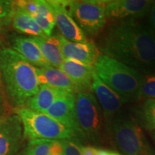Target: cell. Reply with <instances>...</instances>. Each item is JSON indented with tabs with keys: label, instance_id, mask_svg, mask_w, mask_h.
Wrapping results in <instances>:
<instances>
[{
	"label": "cell",
	"instance_id": "1",
	"mask_svg": "<svg viewBox=\"0 0 155 155\" xmlns=\"http://www.w3.org/2000/svg\"><path fill=\"white\" fill-rule=\"evenodd\" d=\"M100 49L104 55L142 74L155 73V35L137 19L110 25L101 40Z\"/></svg>",
	"mask_w": 155,
	"mask_h": 155
},
{
	"label": "cell",
	"instance_id": "2",
	"mask_svg": "<svg viewBox=\"0 0 155 155\" xmlns=\"http://www.w3.org/2000/svg\"><path fill=\"white\" fill-rule=\"evenodd\" d=\"M0 71L6 98L14 108L24 107L40 89L35 67L12 48L0 49Z\"/></svg>",
	"mask_w": 155,
	"mask_h": 155
},
{
	"label": "cell",
	"instance_id": "3",
	"mask_svg": "<svg viewBox=\"0 0 155 155\" xmlns=\"http://www.w3.org/2000/svg\"><path fill=\"white\" fill-rule=\"evenodd\" d=\"M94 70L97 76L126 102L137 101L142 73L104 54H100Z\"/></svg>",
	"mask_w": 155,
	"mask_h": 155
},
{
	"label": "cell",
	"instance_id": "4",
	"mask_svg": "<svg viewBox=\"0 0 155 155\" xmlns=\"http://www.w3.org/2000/svg\"><path fill=\"white\" fill-rule=\"evenodd\" d=\"M14 113L22 121L24 139L30 140L60 141L76 139L80 140L72 130L46 114L40 113L26 107L14 108Z\"/></svg>",
	"mask_w": 155,
	"mask_h": 155
},
{
	"label": "cell",
	"instance_id": "5",
	"mask_svg": "<svg viewBox=\"0 0 155 155\" xmlns=\"http://www.w3.org/2000/svg\"><path fill=\"white\" fill-rule=\"evenodd\" d=\"M111 130L121 155H155V151L134 118L120 111L114 118Z\"/></svg>",
	"mask_w": 155,
	"mask_h": 155
},
{
	"label": "cell",
	"instance_id": "6",
	"mask_svg": "<svg viewBox=\"0 0 155 155\" xmlns=\"http://www.w3.org/2000/svg\"><path fill=\"white\" fill-rule=\"evenodd\" d=\"M77 121L85 138L99 144L102 139V110L92 91L75 94Z\"/></svg>",
	"mask_w": 155,
	"mask_h": 155
},
{
	"label": "cell",
	"instance_id": "7",
	"mask_svg": "<svg viewBox=\"0 0 155 155\" xmlns=\"http://www.w3.org/2000/svg\"><path fill=\"white\" fill-rule=\"evenodd\" d=\"M67 8L83 33L96 36L106 23L105 5L106 1H66Z\"/></svg>",
	"mask_w": 155,
	"mask_h": 155
},
{
	"label": "cell",
	"instance_id": "8",
	"mask_svg": "<svg viewBox=\"0 0 155 155\" xmlns=\"http://www.w3.org/2000/svg\"><path fill=\"white\" fill-rule=\"evenodd\" d=\"M24 139L22 121L18 115L5 114L0 118V155H16Z\"/></svg>",
	"mask_w": 155,
	"mask_h": 155
},
{
	"label": "cell",
	"instance_id": "9",
	"mask_svg": "<svg viewBox=\"0 0 155 155\" xmlns=\"http://www.w3.org/2000/svg\"><path fill=\"white\" fill-rule=\"evenodd\" d=\"M154 1L151 0H114L106 1L107 19L114 20L138 19L148 15Z\"/></svg>",
	"mask_w": 155,
	"mask_h": 155
},
{
	"label": "cell",
	"instance_id": "10",
	"mask_svg": "<svg viewBox=\"0 0 155 155\" xmlns=\"http://www.w3.org/2000/svg\"><path fill=\"white\" fill-rule=\"evenodd\" d=\"M72 130L78 139H85L77 121L75 94L65 92L52 104L45 113Z\"/></svg>",
	"mask_w": 155,
	"mask_h": 155
},
{
	"label": "cell",
	"instance_id": "11",
	"mask_svg": "<svg viewBox=\"0 0 155 155\" xmlns=\"http://www.w3.org/2000/svg\"><path fill=\"white\" fill-rule=\"evenodd\" d=\"M53 12L55 25L61 35L66 40L75 42H87L88 39L70 15L65 0H48Z\"/></svg>",
	"mask_w": 155,
	"mask_h": 155
},
{
	"label": "cell",
	"instance_id": "12",
	"mask_svg": "<svg viewBox=\"0 0 155 155\" xmlns=\"http://www.w3.org/2000/svg\"><path fill=\"white\" fill-rule=\"evenodd\" d=\"M91 89L101 108L106 125L111 127L114 118L121 111L126 101L106 86L95 72L93 75Z\"/></svg>",
	"mask_w": 155,
	"mask_h": 155
},
{
	"label": "cell",
	"instance_id": "13",
	"mask_svg": "<svg viewBox=\"0 0 155 155\" xmlns=\"http://www.w3.org/2000/svg\"><path fill=\"white\" fill-rule=\"evenodd\" d=\"M62 53L64 59L76 61L94 68L100 55L97 46L93 42H75L69 41L59 35Z\"/></svg>",
	"mask_w": 155,
	"mask_h": 155
},
{
	"label": "cell",
	"instance_id": "14",
	"mask_svg": "<svg viewBox=\"0 0 155 155\" xmlns=\"http://www.w3.org/2000/svg\"><path fill=\"white\" fill-rule=\"evenodd\" d=\"M76 87L78 93L92 91L94 68L78 62L65 59L59 68Z\"/></svg>",
	"mask_w": 155,
	"mask_h": 155
},
{
	"label": "cell",
	"instance_id": "15",
	"mask_svg": "<svg viewBox=\"0 0 155 155\" xmlns=\"http://www.w3.org/2000/svg\"><path fill=\"white\" fill-rule=\"evenodd\" d=\"M36 74L40 86L46 85L65 91L77 94L76 87L65 73L52 66L36 68Z\"/></svg>",
	"mask_w": 155,
	"mask_h": 155
},
{
	"label": "cell",
	"instance_id": "16",
	"mask_svg": "<svg viewBox=\"0 0 155 155\" xmlns=\"http://www.w3.org/2000/svg\"><path fill=\"white\" fill-rule=\"evenodd\" d=\"M12 49L36 68L50 66L42 56L38 45L32 38L17 36L12 40Z\"/></svg>",
	"mask_w": 155,
	"mask_h": 155
},
{
	"label": "cell",
	"instance_id": "17",
	"mask_svg": "<svg viewBox=\"0 0 155 155\" xmlns=\"http://www.w3.org/2000/svg\"><path fill=\"white\" fill-rule=\"evenodd\" d=\"M40 48L42 56L50 66L59 68L64 61L59 35L32 38Z\"/></svg>",
	"mask_w": 155,
	"mask_h": 155
},
{
	"label": "cell",
	"instance_id": "18",
	"mask_svg": "<svg viewBox=\"0 0 155 155\" xmlns=\"http://www.w3.org/2000/svg\"><path fill=\"white\" fill-rule=\"evenodd\" d=\"M65 92L67 91L46 85H41L38 93L28 100L25 107L32 111L45 114L55 100Z\"/></svg>",
	"mask_w": 155,
	"mask_h": 155
},
{
	"label": "cell",
	"instance_id": "19",
	"mask_svg": "<svg viewBox=\"0 0 155 155\" xmlns=\"http://www.w3.org/2000/svg\"><path fill=\"white\" fill-rule=\"evenodd\" d=\"M12 26L19 32L35 37H46L34 18L25 12L14 9L11 17Z\"/></svg>",
	"mask_w": 155,
	"mask_h": 155
},
{
	"label": "cell",
	"instance_id": "20",
	"mask_svg": "<svg viewBox=\"0 0 155 155\" xmlns=\"http://www.w3.org/2000/svg\"><path fill=\"white\" fill-rule=\"evenodd\" d=\"M136 121L150 131H155V99H147L134 110Z\"/></svg>",
	"mask_w": 155,
	"mask_h": 155
},
{
	"label": "cell",
	"instance_id": "21",
	"mask_svg": "<svg viewBox=\"0 0 155 155\" xmlns=\"http://www.w3.org/2000/svg\"><path fill=\"white\" fill-rule=\"evenodd\" d=\"M38 12L34 17L37 24L46 36H50L55 25L53 12L48 1L37 0Z\"/></svg>",
	"mask_w": 155,
	"mask_h": 155
},
{
	"label": "cell",
	"instance_id": "22",
	"mask_svg": "<svg viewBox=\"0 0 155 155\" xmlns=\"http://www.w3.org/2000/svg\"><path fill=\"white\" fill-rule=\"evenodd\" d=\"M53 141L45 139L30 140L24 148L19 150L16 155H49Z\"/></svg>",
	"mask_w": 155,
	"mask_h": 155
},
{
	"label": "cell",
	"instance_id": "23",
	"mask_svg": "<svg viewBox=\"0 0 155 155\" xmlns=\"http://www.w3.org/2000/svg\"><path fill=\"white\" fill-rule=\"evenodd\" d=\"M155 99V73L143 74L137 101Z\"/></svg>",
	"mask_w": 155,
	"mask_h": 155
},
{
	"label": "cell",
	"instance_id": "24",
	"mask_svg": "<svg viewBox=\"0 0 155 155\" xmlns=\"http://www.w3.org/2000/svg\"><path fill=\"white\" fill-rule=\"evenodd\" d=\"M63 147L64 155H81V146L80 140L76 139L60 140Z\"/></svg>",
	"mask_w": 155,
	"mask_h": 155
},
{
	"label": "cell",
	"instance_id": "25",
	"mask_svg": "<svg viewBox=\"0 0 155 155\" xmlns=\"http://www.w3.org/2000/svg\"><path fill=\"white\" fill-rule=\"evenodd\" d=\"M13 1L0 0V17H11L13 11Z\"/></svg>",
	"mask_w": 155,
	"mask_h": 155
},
{
	"label": "cell",
	"instance_id": "26",
	"mask_svg": "<svg viewBox=\"0 0 155 155\" xmlns=\"http://www.w3.org/2000/svg\"><path fill=\"white\" fill-rule=\"evenodd\" d=\"M147 26L155 35V1L153 2L148 13V25Z\"/></svg>",
	"mask_w": 155,
	"mask_h": 155
},
{
	"label": "cell",
	"instance_id": "27",
	"mask_svg": "<svg viewBox=\"0 0 155 155\" xmlns=\"http://www.w3.org/2000/svg\"><path fill=\"white\" fill-rule=\"evenodd\" d=\"M11 26V17H0V35L7 33Z\"/></svg>",
	"mask_w": 155,
	"mask_h": 155
},
{
	"label": "cell",
	"instance_id": "28",
	"mask_svg": "<svg viewBox=\"0 0 155 155\" xmlns=\"http://www.w3.org/2000/svg\"><path fill=\"white\" fill-rule=\"evenodd\" d=\"M81 155H96V149L91 146H81Z\"/></svg>",
	"mask_w": 155,
	"mask_h": 155
},
{
	"label": "cell",
	"instance_id": "29",
	"mask_svg": "<svg viewBox=\"0 0 155 155\" xmlns=\"http://www.w3.org/2000/svg\"><path fill=\"white\" fill-rule=\"evenodd\" d=\"M96 155H121L119 152L115 151L104 150V149H96Z\"/></svg>",
	"mask_w": 155,
	"mask_h": 155
},
{
	"label": "cell",
	"instance_id": "30",
	"mask_svg": "<svg viewBox=\"0 0 155 155\" xmlns=\"http://www.w3.org/2000/svg\"><path fill=\"white\" fill-rule=\"evenodd\" d=\"M7 99L5 98V97L2 96L0 94V118L2 116L5 115L6 108H7V106H6V103H7Z\"/></svg>",
	"mask_w": 155,
	"mask_h": 155
},
{
	"label": "cell",
	"instance_id": "31",
	"mask_svg": "<svg viewBox=\"0 0 155 155\" xmlns=\"http://www.w3.org/2000/svg\"><path fill=\"white\" fill-rule=\"evenodd\" d=\"M0 94H1L2 96L5 97L6 99H7V98H6L5 89V87H4V84H3V82H2V79L1 71H0Z\"/></svg>",
	"mask_w": 155,
	"mask_h": 155
},
{
	"label": "cell",
	"instance_id": "32",
	"mask_svg": "<svg viewBox=\"0 0 155 155\" xmlns=\"http://www.w3.org/2000/svg\"><path fill=\"white\" fill-rule=\"evenodd\" d=\"M153 136H154V139H155V131H154V133H153Z\"/></svg>",
	"mask_w": 155,
	"mask_h": 155
}]
</instances>
